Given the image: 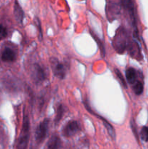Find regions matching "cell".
Segmentation results:
<instances>
[{"label":"cell","instance_id":"1","mask_svg":"<svg viewBox=\"0 0 148 149\" xmlns=\"http://www.w3.org/2000/svg\"><path fill=\"white\" fill-rule=\"evenodd\" d=\"M127 41L128 36L126 30L122 27L119 28L113 39V47L118 53H123L126 48L127 47Z\"/></svg>","mask_w":148,"mask_h":149},{"label":"cell","instance_id":"2","mask_svg":"<svg viewBox=\"0 0 148 149\" xmlns=\"http://www.w3.org/2000/svg\"><path fill=\"white\" fill-rule=\"evenodd\" d=\"M29 130H30L29 119L27 115L25 114L23 117V128L17 141V149H27L29 140Z\"/></svg>","mask_w":148,"mask_h":149},{"label":"cell","instance_id":"3","mask_svg":"<svg viewBox=\"0 0 148 149\" xmlns=\"http://www.w3.org/2000/svg\"><path fill=\"white\" fill-rule=\"evenodd\" d=\"M50 65L52 72L55 77L59 78V79L65 78L66 75V68L63 63L59 62L57 58H52L50 59Z\"/></svg>","mask_w":148,"mask_h":149},{"label":"cell","instance_id":"4","mask_svg":"<svg viewBox=\"0 0 148 149\" xmlns=\"http://www.w3.org/2000/svg\"><path fill=\"white\" fill-rule=\"evenodd\" d=\"M81 130L79 124L76 121H70L65 125L62 130V133L65 138H71Z\"/></svg>","mask_w":148,"mask_h":149},{"label":"cell","instance_id":"5","mask_svg":"<svg viewBox=\"0 0 148 149\" xmlns=\"http://www.w3.org/2000/svg\"><path fill=\"white\" fill-rule=\"evenodd\" d=\"M48 127H49V119H44L43 122L40 123V125L38 126L37 129L36 130V141L38 143L43 142L44 140L46 138V134L48 132Z\"/></svg>","mask_w":148,"mask_h":149},{"label":"cell","instance_id":"6","mask_svg":"<svg viewBox=\"0 0 148 149\" xmlns=\"http://www.w3.org/2000/svg\"><path fill=\"white\" fill-rule=\"evenodd\" d=\"M31 77L36 84L41 83L46 78V74L43 68L39 64H34L31 71Z\"/></svg>","mask_w":148,"mask_h":149},{"label":"cell","instance_id":"7","mask_svg":"<svg viewBox=\"0 0 148 149\" xmlns=\"http://www.w3.org/2000/svg\"><path fill=\"white\" fill-rule=\"evenodd\" d=\"M123 4V7H125L126 10L129 13L130 18L131 20L133 26H136V18H135V10H134V5H133V2L129 0H125V1H122Z\"/></svg>","mask_w":148,"mask_h":149},{"label":"cell","instance_id":"8","mask_svg":"<svg viewBox=\"0 0 148 149\" xmlns=\"http://www.w3.org/2000/svg\"><path fill=\"white\" fill-rule=\"evenodd\" d=\"M15 58V52L11 48L6 47L1 53V60L4 62H12Z\"/></svg>","mask_w":148,"mask_h":149},{"label":"cell","instance_id":"9","mask_svg":"<svg viewBox=\"0 0 148 149\" xmlns=\"http://www.w3.org/2000/svg\"><path fill=\"white\" fill-rule=\"evenodd\" d=\"M61 140L57 135H53L49 141L46 149H60Z\"/></svg>","mask_w":148,"mask_h":149},{"label":"cell","instance_id":"10","mask_svg":"<svg viewBox=\"0 0 148 149\" xmlns=\"http://www.w3.org/2000/svg\"><path fill=\"white\" fill-rule=\"evenodd\" d=\"M14 15L17 21L19 23H23V17H24V13H23V9L21 8V7H20L17 1L15 2Z\"/></svg>","mask_w":148,"mask_h":149},{"label":"cell","instance_id":"11","mask_svg":"<svg viewBox=\"0 0 148 149\" xmlns=\"http://www.w3.org/2000/svg\"><path fill=\"white\" fill-rule=\"evenodd\" d=\"M94 114L95 115V116H97V117H98L99 119H101L102 122V123L104 124V127H105V128H106V129H107V132H108L109 135H110V137H111V138H113V139H115V130L113 129V126H112V125H110V124L109 123V122H107V121L106 120V119H104V118L102 117L101 116H99V115L96 114V113H94Z\"/></svg>","mask_w":148,"mask_h":149},{"label":"cell","instance_id":"12","mask_svg":"<svg viewBox=\"0 0 148 149\" xmlns=\"http://www.w3.org/2000/svg\"><path fill=\"white\" fill-rule=\"evenodd\" d=\"M126 77L128 82L130 84H133L136 82V70L133 68H128L126 71Z\"/></svg>","mask_w":148,"mask_h":149},{"label":"cell","instance_id":"13","mask_svg":"<svg viewBox=\"0 0 148 149\" xmlns=\"http://www.w3.org/2000/svg\"><path fill=\"white\" fill-rule=\"evenodd\" d=\"M129 47L131 55L133 56V58H136V59H139V56H140V51H139V46H138L137 44H136V42L130 44Z\"/></svg>","mask_w":148,"mask_h":149},{"label":"cell","instance_id":"14","mask_svg":"<svg viewBox=\"0 0 148 149\" xmlns=\"http://www.w3.org/2000/svg\"><path fill=\"white\" fill-rule=\"evenodd\" d=\"M65 111V107H64L62 105H59L57 108L56 118H55V122H56V123H58V122L61 120L62 117L63 116Z\"/></svg>","mask_w":148,"mask_h":149},{"label":"cell","instance_id":"15","mask_svg":"<svg viewBox=\"0 0 148 149\" xmlns=\"http://www.w3.org/2000/svg\"><path fill=\"white\" fill-rule=\"evenodd\" d=\"M133 92L135 93V94L137 95H139L142 94L143 93L144 90V86L143 84H142L141 81H136L135 82L134 85H133Z\"/></svg>","mask_w":148,"mask_h":149},{"label":"cell","instance_id":"16","mask_svg":"<svg viewBox=\"0 0 148 149\" xmlns=\"http://www.w3.org/2000/svg\"><path fill=\"white\" fill-rule=\"evenodd\" d=\"M114 72L115 73L116 76H117L118 79L120 81V82H121L122 85L123 86V87H124V88H127V84H126V81H125V79L123 78V75H122V74L120 73V71H119L118 68H115V69H114Z\"/></svg>","mask_w":148,"mask_h":149},{"label":"cell","instance_id":"17","mask_svg":"<svg viewBox=\"0 0 148 149\" xmlns=\"http://www.w3.org/2000/svg\"><path fill=\"white\" fill-rule=\"evenodd\" d=\"M141 138L144 141H148V127H143L141 130Z\"/></svg>","mask_w":148,"mask_h":149},{"label":"cell","instance_id":"18","mask_svg":"<svg viewBox=\"0 0 148 149\" xmlns=\"http://www.w3.org/2000/svg\"><path fill=\"white\" fill-rule=\"evenodd\" d=\"M7 36V31L4 26L0 25V40L4 39Z\"/></svg>","mask_w":148,"mask_h":149}]
</instances>
